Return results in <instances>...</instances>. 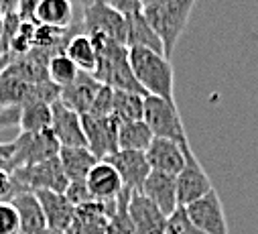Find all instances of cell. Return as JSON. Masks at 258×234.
I'll use <instances>...</instances> for the list:
<instances>
[{
  "label": "cell",
  "mask_w": 258,
  "mask_h": 234,
  "mask_svg": "<svg viewBox=\"0 0 258 234\" xmlns=\"http://www.w3.org/2000/svg\"><path fill=\"white\" fill-rule=\"evenodd\" d=\"M90 37L98 51V68L94 72V78L114 90L139 92L143 96H149L135 78V72L131 68V57H128V47L100 33Z\"/></svg>",
  "instance_id": "6da1fadb"
},
{
  "label": "cell",
  "mask_w": 258,
  "mask_h": 234,
  "mask_svg": "<svg viewBox=\"0 0 258 234\" xmlns=\"http://www.w3.org/2000/svg\"><path fill=\"white\" fill-rule=\"evenodd\" d=\"M128 57H131V68L135 72V78L147 94L175 102V72L171 60L165 53L135 47L128 49Z\"/></svg>",
  "instance_id": "7a4b0ae2"
},
{
  "label": "cell",
  "mask_w": 258,
  "mask_h": 234,
  "mask_svg": "<svg viewBox=\"0 0 258 234\" xmlns=\"http://www.w3.org/2000/svg\"><path fill=\"white\" fill-rule=\"evenodd\" d=\"M196 3L198 0H169V3H163L157 7L143 9V15L147 17L149 25L163 41V49L169 60L175 51V45L179 43L181 35L187 29V23H189V17H191V11L196 7Z\"/></svg>",
  "instance_id": "3957f363"
},
{
  "label": "cell",
  "mask_w": 258,
  "mask_h": 234,
  "mask_svg": "<svg viewBox=\"0 0 258 234\" xmlns=\"http://www.w3.org/2000/svg\"><path fill=\"white\" fill-rule=\"evenodd\" d=\"M13 173V182H15V190L17 196L23 192H41V190H49V192H59L66 194L70 180L66 171L61 167L59 155L35 165H27V167H19Z\"/></svg>",
  "instance_id": "277c9868"
},
{
  "label": "cell",
  "mask_w": 258,
  "mask_h": 234,
  "mask_svg": "<svg viewBox=\"0 0 258 234\" xmlns=\"http://www.w3.org/2000/svg\"><path fill=\"white\" fill-rule=\"evenodd\" d=\"M143 121L149 125L155 137L159 139H171L181 145H187V133L183 127V121L179 116L177 104L171 100H165L161 96H145V116Z\"/></svg>",
  "instance_id": "5b68a950"
},
{
  "label": "cell",
  "mask_w": 258,
  "mask_h": 234,
  "mask_svg": "<svg viewBox=\"0 0 258 234\" xmlns=\"http://www.w3.org/2000/svg\"><path fill=\"white\" fill-rule=\"evenodd\" d=\"M59 151H61V145L55 139L51 129H45L41 133H21L15 139V157H13L11 171L53 159L59 155Z\"/></svg>",
  "instance_id": "8992f818"
},
{
  "label": "cell",
  "mask_w": 258,
  "mask_h": 234,
  "mask_svg": "<svg viewBox=\"0 0 258 234\" xmlns=\"http://www.w3.org/2000/svg\"><path fill=\"white\" fill-rule=\"evenodd\" d=\"M82 33L86 35H106L122 45H126V15L108 7L102 0L82 11Z\"/></svg>",
  "instance_id": "52a82bcc"
},
{
  "label": "cell",
  "mask_w": 258,
  "mask_h": 234,
  "mask_svg": "<svg viewBox=\"0 0 258 234\" xmlns=\"http://www.w3.org/2000/svg\"><path fill=\"white\" fill-rule=\"evenodd\" d=\"M82 123H84L88 149L96 155L98 161H104V159L112 157L116 151H120V145H118L120 121L116 119V116L84 114Z\"/></svg>",
  "instance_id": "ba28073f"
},
{
  "label": "cell",
  "mask_w": 258,
  "mask_h": 234,
  "mask_svg": "<svg viewBox=\"0 0 258 234\" xmlns=\"http://www.w3.org/2000/svg\"><path fill=\"white\" fill-rule=\"evenodd\" d=\"M214 190L206 169L202 167L200 159L191 151V145L185 147V165L181 173L177 175V200L179 206L185 208L187 204L196 202L204 196H208Z\"/></svg>",
  "instance_id": "9c48e42d"
},
{
  "label": "cell",
  "mask_w": 258,
  "mask_h": 234,
  "mask_svg": "<svg viewBox=\"0 0 258 234\" xmlns=\"http://www.w3.org/2000/svg\"><path fill=\"white\" fill-rule=\"evenodd\" d=\"M118 200L100 202L92 200L76 208L74 220L68 228V234H108V224L112 214L116 212Z\"/></svg>",
  "instance_id": "30bf717a"
},
{
  "label": "cell",
  "mask_w": 258,
  "mask_h": 234,
  "mask_svg": "<svg viewBox=\"0 0 258 234\" xmlns=\"http://www.w3.org/2000/svg\"><path fill=\"white\" fill-rule=\"evenodd\" d=\"M185 212L193 224L208 234H230L224 206H222V200L216 190H212L208 196H204L196 202L187 204Z\"/></svg>",
  "instance_id": "8fae6325"
},
{
  "label": "cell",
  "mask_w": 258,
  "mask_h": 234,
  "mask_svg": "<svg viewBox=\"0 0 258 234\" xmlns=\"http://www.w3.org/2000/svg\"><path fill=\"white\" fill-rule=\"evenodd\" d=\"M51 112H53L51 131L61 147H88L82 114L66 106L61 100L51 104Z\"/></svg>",
  "instance_id": "7c38bea8"
},
{
  "label": "cell",
  "mask_w": 258,
  "mask_h": 234,
  "mask_svg": "<svg viewBox=\"0 0 258 234\" xmlns=\"http://www.w3.org/2000/svg\"><path fill=\"white\" fill-rule=\"evenodd\" d=\"M106 161H110L116 167V171L120 173L124 190H128V192H143V186H145V182L149 178V173L153 171L145 151H126V149H120L112 157H108Z\"/></svg>",
  "instance_id": "4fadbf2b"
},
{
  "label": "cell",
  "mask_w": 258,
  "mask_h": 234,
  "mask_svg": "<svg viewBox=\"0 0 258 234\" xmlns=\"http://www.w3.org/2000/svg\"><path fill=\"white\" fill-rule=\"evenodd\" d=\"M128 214L135 226V234H165L169 216H165L143 192H133L128 202Z\"/></svg>",
  "instance_id": "5bb4252c"
},
{
  "label": "cell",
  "mask_w": 258,
  "mask_h": 234,
  "mask_svg": "<svg viewBox=\"0 0 258 234\" xmlns=\"http://www.w3.org/2000/svg\"><path fill=\"white\" fill-rule=\"evenodd\" d=\"M189 145V143H187ZM171 139H159L155 137L151 147L145 151L149 165L153 171H163L169 175H179L185 165V147Z\"/></svg>",
  "instance_id": "9a60e30c"
},
{
  "label": "cell",
  "mask_w": 258,
  "mask_h": 234,
  "mask_svg": "<svg viewBox=\"0 0 258 234\" xmlns=\"http://www.w3.org/2000/svg\"><path fill=\"white\" fill-rule=\"evenodd\" d=\"M86 184H88V190L94 196V200H100V202H114L124 192V184H122L120 173L106 159L98 161L94 165Z\"/></svg>",
  "instance_id": "2e32d148"
},
{
  "label": "cell",
  "mask_w": 258,
  "mask_h": 234,
  "mask_svg": "<svg viewBox=\"0 0 258 234\" xmlns=\"http://www.w3.org/2000/svg\"><path fill=\"white\" fill-rule=\"evenodd\" d=\"M143 194L159 206L165 216H171L179 208L177 200V175H169L163 171H151L143 186Z\"/></svg>",
  "instance_id": "e0dca14e"
},
{
  "label": "cell",
  "mask_w": 258,
  "mask_h": 234,
  "mask_svg": "<svg viewBox=\"0 0 258 234\" xmlns=\"http://www.w3.org/2000/svg\"><path fill=\"white\" fill-rule=\"evenodd\" d=\"M102 88V82L94 78V74H86V72H80L78 78L66 86V88H61V96L59 100L70 106L72 110H76L78 114H88L92 110V104L98 96Z\"/></svg>",
  "instance_id": "ac0fdd59"
},
{
  "label": "cell",
  "mask_w": 258,
  "mask_h": 234,
  "mask_svg": "<svg viewBox=\"0 0 258 234\" xmlns=\"http://www.w3.org/2000/svg\"><path fill=\"white\" fill-rule=\"evenodd\" d=\"M35 194L43 206L47 226L57 228V230H68L74 220V214H76V206L68 200V196L59 194V192H49V190H41Z\"/></svg>",
  "instance_id": "d6986e66"
},
{
  "label": "cell",
  "mask_w": 258,
  "mask_h": 234,
  "mask_svg": "<svg viewBox=\"0 0 258 234\" xmlns=\"http://www.w3.org/2000/svg\"><path fill=\"white\" fill-rule=\"evenodd\" d=\"M15 206L19 220H21V232L23 234H41L47 226V218L43 212V206L35 192H23L11 200Z\"/></svg>",
  "instance_id": "ffe728a7"
},
{
  "label": "cell",
  "mask_w": 258,
  "mask_h": 234,
  "mask_svg": "<svg viewBox=\"0 0 258 234\" xmlns=\"http://www.w3.org/2000/svg\"><path fill=\"white\" fill-rule=\"evenodd\" d=\"M126 47L128 49L143 47V49H153V51L165 53L163 41L153 31V27L149 25L143 11L126 15Z\"/></svg>",
  "instance_id": "44dd1931"
},
{
  "label": "cell",
  "mask_w": 258,
  "mask_h": 234,
  "mask_svg": "<svg viewBox=\"0 0 258 234\" xmlns=\"http://www.w3.org/2000/svg\"><path fill=\"white\" fill-rule=\"evenodd\" d=\"M59 161L70 182H86L90 171L98 163L96 155L88 147H61Z\"/></svg>",
  "instance_id": "7402d4cb"
},
{
  "label": "cell",
  "mask_w": 258,
  "mask_h": 234,
  "mask_svg": "<svg viewBox=\"0 0 258 234\" xmlns=\"http://www.w3.org/2000/svg\"><path fill=\"white\" fill-rule=\"evenodd\" d=\"M76 5L72 0H43L35 17L37 25H47L55 29H70L76 25Z\"/></svg>",
  "instance_id": "603a6c76"
},
{
  "label": "cell",
  "mask_w": 258,
  "mask_h": 234,
  "mask_svg": "<svg viewBox=\"0 0 258 234\" xmlns=\"http://www.w3.org/2000/svg\"><path fill=\"white\" fill-rule=\"evenodd\" d=\"M29 102H35V84L0 72V106H23Z\"/></svg>",
  "instance_id": "cb8c5ba5"
},
{
  "label": "cell",
  "mask_w": 258,
  "mask_h": 234,
  "mask_svg": "<svg viewBox=\"0 0 258 234\" xmlns=\"http://www.w3.org/2000/svg\"><path fill=\"white\" fill-rule=\"evenodd\" d=\"M63 53H66L70 60L78 66L80 72H86V74H94L96 68H98V51L92 43V37L86 35V33H78L74 35L66 49H63Z\"/></svg>",
  "instance_id": "d4e9b609"
},
{
  "label": "cell",
  "mask_w": 258,
  "mask_h": 234,
  "mask_svg": "<svg viewBox=\"0 0 258 234\" xmlns=\"http://www.w3.org/2000/svg\"><path fill=\"white\" fill-rule=\"evenodd\" d=\"M155 135L149 129L145 121H133V123H120L118 131V145L126 151H147L153 143Z\"/></svg>",
  "instance_id": "484cf974"
},
{
  "label": "cell",
  "mask_w": 258,
  "mask_h": 234,
  "mask_svg": "<svg viewBox=\"0 0 258 234\" xmlns=\"http://www.w3.org/2000/svg\"><path fill=\"white\" fill-rule=\"evenodd\" d=\"M112 116L120 123H133L143 121L145 116V96L139 92H126V90H114V110Z\"/></svg>",
  "instance_id": "4316f807"
},
{
  "label": "cell",
  "mask_w": 258,
  "mask_h": 234,
  "mask_svg": "<svg viewBox=\"0 0 258 234\" xmlns=\"http://www.w3.org/2000/svg\"><path fill=\"white\" fill-rule=\"evenodd\" d=\"M51 104L47 102H29L21 106V133H41L51 129Z\"/></svg>",
  "instance_id": "83f0119b"
},
{
  "label": "cell",
  "mask_w": 258,
  "mask_h": 234,
  "mask_svg": "<svg viewBox=\"0 0 258 234\" xmlns=\"http://www.w3.org/2000/svg\"><path fill=\"white\" fill-rule=\"evenodd\" d=\"M47 74H49V80H51L53 84H57L59 88H66V86H70V84L78 78L80 70H78V66L70 60V57L61 51V53H55L51 60H49Z\"/></svg>",
  "instance_id": "f1b7e54d"
},
{
  "label": "cell",
  "mask_w": 258,
  "mask_h": 234,
  "mask_svg": "<svg viewBox=\"0 0 258 234\" xmlns=\"http://www.w3.org/2000/svg\"><path fill=\"white\" fill-rule=\"evenodd\" d=\"M131 196H133V192H128V190H124L120 194L116 212L112 214L110 224H108V234H135V226H133L131 214H128V202H131Z\"/></svg>",
  "instance_id": "f546056e"
},
{
  "label": "cell",
  "mask_w": 258,
  "mask_h": 234,
  "mask_svg": "<svg viewBox=\"0 0 258 234\" xmlns=\"http://www.w3.org/2000/svg\"><path fill=\"white\" fill-rule=\"evenodd\" d=\"M35 29H37V23H29V21H23L15 39H13V45H11V53L13 57H23L27 55L29 51H33L35 47Z\"/></svg>",
  "instance_id": "4dcf8cb0"
},
{
  "label": "cell",
  "mask_w": 258,
  "mask_h": 234,
  "mask_svg": "<svg viewBox=\"0 0 258 234\" xmlns=\"http://www.w3.org/2000/svg\"><path fill=\"white\" fill-rule=\"evenodd\" d=\"M165 234H208L204 232L202 228H198L193 224L185 212V208H177L169 218H167V228H165Z\"/></svg>",
  "instance_id": "1f68e13d"
},
{
  "label": "cell",
  "mask_w": 258,
  "mask_h": 234,
  "mask_svg": "<svg viewBox=\"0 0 258 234\" xmlns=\"http://www.w3.org/2000/svg\"><path fill=\"white\" fill-rule=\"evenodd\" d=\"M0 234H23L19 214L11 202H0Z\"/></svg>",
  "instance_id": "d6a6232c"
},
{
  "label": "cell",
  "mask_w": 258,
  "mask_h": 234,
  "mask_svg": "<svg viewBox=\"0 0 258 234\" xmlns=\"http://www.w3.org/2000/svg\"><path fill=\"white\" fill-rule=\"evenodd\" d=\"M112 110H114V88L102 84L94 104H92V110L88 114H94V116H112Z\"/></svg>",
  "instance_id": "836d02e7"
},
{
  "label": "cell",
  "mask_w": 258,
  "mask_h": 234,
  "mask_svg": "<svg viewBox=\"0 0 258 234\" xmlns=\"http://www.w3.org/2000/svg\"><path fill=\"white\" fill-rule=\"evenodd\" d=\"M66 196H68V200H70L76 208L94 200V196L90 194L86 182H70V186H68V190H66Z\"/></svg>",
  "instance_id": "e575fe53"
},
{
  "label": "cell",
  "mask_w": 258,
  "mask_h": 234,
  "mask_svg": "<svg viewBox=\"0 0 258 234\" xmlns=\"http://www.w3.org/2000/svg\"><path fill=\"white\" fill-rule=\"evenodd\" d=\"M21 127V106H3L0 108V129Z\"/></svg>",
  "instance_id": "d590c367"
},
{
  "label": "cell",
  "mask_w": 258,
  "mask_h": 234,
  "mask_svg": "<svg viewBox=\"0 0 258 234\" xmlns=\"http://www.w3.org/2000/svg\"><path fill=\"white\" fill-rule=\"evenodd\" d=\"M41 3L43 0H21L19 9H17V15L21 17V21L35 23V17H37V11H39Z\"/></svg>",
  "instance_id": "8d00e7d4"
},
{
  "label": "cell",
  "mask_w": 258,
  "mask_h": 234,
  "mask_svg": "<svg viewBox=\"0 0 258 234\" xmlns=\"http://www.w3.org/2000/svg\"><path fill=\"white\" fill-rule=\"evenodd\" d=\"M102 3H106V5L112 7V9H116V11L122 13V15H131V13L143 11L141 0H102Z\"/></svg>",
  "instance_id": "74e56055"
},
{
  "label": "cell",
  "mask_w": 258,
  "mask_h": 234,
  "mask_svg": "<svg viewBox=\"0 0 258 234\" xmlns=\"http://www.w3.org/2000/svg\"><path fill=\"white\" fill-rule=\"evenodd\" d=\"M13 157H15V141L13 143H3L0 141V169L11 171Z\"/></svg>",
  "instance_id": "f35d334b"
},
{
  "label": "cell",
  "mask_w": 258,
  "mask_h": 234,
  "mask_svg": "<svg viewBox=\"0 0 258 234\" xmlns=\"http://www.w3.org/2000/svg\"><path fill=\"white\" fill-rule=\"evenodd\" d=\"M19 3H21V0H0V15L7 17V15L17 13Z\"/></svg>",
  "instance_id": "ab89813d"
},
{
  "label": "cell",
  "mask_w": 258,
  "mask_h": 234,
  "mask_svg": "<svg viewBox=\"0 0 258 234\" xmlns=\"http://www.w3.org/2000/svg\"><path fill=\"white\" fill-rule=\"evenodd\" d=\"M163 3H169V0H141L143 9H149V7H157V5H163Z\"/></svg>",
  "instance_id": "60d3db41"
},
{
  "label": "cell",
  "mask_w": 258,
  "mask_h": 234,
  "mask_svg": "<svg viewBox=\"0 0 258 234\" xmlns=\"http://www.w3.org/2000/svg\"><path fill=\"white\" fill-rule=\"evenodd\" d=\"M72 3H74V5H76V7L80 9V11H84L86 7H90V5H94V3H96V0H72Z\"/></svg>",
  "instance_id": "b9f144b4"
},
{
  "label": "cell",
  "mask_w": 258,
  "mask_h": 234,
  "mask_svg": "<svg viewBox=\"0 0 258 234\" xmlns=\"http://www.w3.org/2000/svg\"><path fill=\"white\" fill-rule=\"evenodd\" d=\"M41 234H68V230H57V228H45Z\"/></svg>",
  "instance_id": "7bdbcfd3"
},
{
  "label": "cell",
  "mask_w": 258,
  "mask_h": 234,
  "mask_svg": "<svg viewBox=\"0 0 258 234\" xmlns=\"http://www.w3.org/2000/svg\"><path fill=\"white\" fill-rule=\"evenodd\" d=\"M3 29H5V17L0 15V37H3Z\"/></svg>",
  "instance_id": "ee69618b"
},
{
  "label": "cell",
  "mask_w": 258,
  "mask_h": 234,
  "mask_svg": "<svg viewBox=\"0 0 258 234\" xmlns=\"http://www.w3.org/2000/svg\"><path fill=\"white\" fill-rule=\"evenodd\" d=\"M0 108H3V106H0Z\"/></svg>",
  "instance_id": "f6af8a7d"
}]
</instances>
